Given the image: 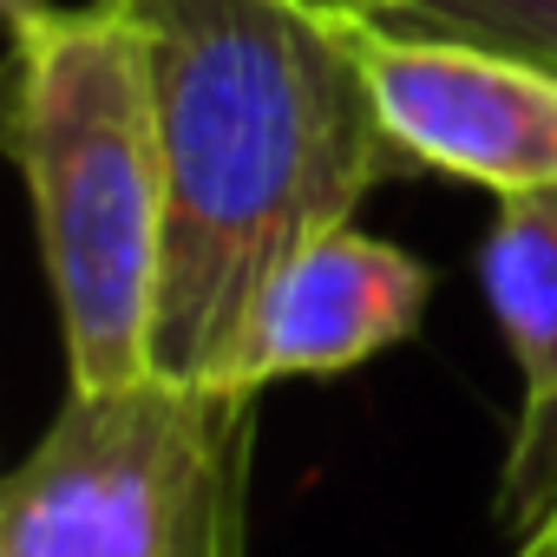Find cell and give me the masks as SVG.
<instances>
[{
  "instance_id": "ba28073f",
  "label": "cell",
  "mask_w": 557,
  "mask_h": 557,
  "mask_svg": "<svg viewBox=\"0 0 557 557\" xmlns=\"http://www.w3.org/2000/svg\"><path fill=\"white\" fill-rule=\"evenodd\" d=\"M400 27L492 40V47L524 53L557 73V0H413V14Z\"/></svg>"
},
{
  "instance_id": "52a82bcc",
  "label": "cell",
  "mask_w": 557,
  "mask_h": 557,
  "mask_svg": "<svg viewBox=\"0 0 557 557\" xmlns=\"http://www.w3.org/2000/svg\"><path fill=\"white\" fill-rule=\"evenodd\" d=\"M492 518L511 544L557 518V394L537 407H518L511 446L498 466V492H492Z\"/></svg>"
},
{
  "instance_id": "3957f363",
  "label": "cell",
  "mask_w": 557,
  "mask_h": 557,
  "mask_svg": "<svg viewBox=\"0 0 557 557\" xmlns=\"http://www.w3.org/2000/svg\"><path fill=\"white\" fill-rule=\"evenodd\" d=\"M249 400L164 374L66 394L0 485V557H236Z\"/></svg>"
},
{
  "instance_id": "30bf717a",
  "label": "cell",
  "mask_w": 557,
  "mask_h": 557,
  "mask_svg": "<svg viewBox=\"0 0 557 557\" xmlns=\"http://www.w3.org/2000/svg\"><path fill=\"white\" fill-rule=\"evenodd\" d=\"M511 557H557V518H550V524H537L531 537H518V544H511Z\"/></svg>"
},
{
  "instance_id": "8992f818",
  "label": "cell",
  "mask_w": 557,
  "mask_h": 557,
  "mask_svg": "<svg viewBox=\"0 0 557 557\" xmlns=\"http://www.w3.org/2000/svg\"><path fill=\"white\" fill-rule=\"evenodd\" d=\"M479 283L518 368V407L557 394V184L498 197L479 243Z\"/></svg>"
},
{
  "instance_id": "8fae6325",
  "label": "cell",
  "mask_w": 557,
  "mask_h": 557,
  "mask_svg": "<svg viewBox=\"0 0 557 557\" xmlns=\"http://www.w3.org/2000/svg\"><path fill=\"white\" fill-rule=\"evenodd\" d=\"M0 8H8V27H14V21H27V14H40V8H53V0H0Z\"/></svg>"
},
{
  "instance_id": "7a4b0ae2",
  "label": "cell",
  "mask_w": 557,
  "mask_h": 557,
  "mask_svg": "<svg viewBox=\"0 0 557 557\" xmlns=\"http://www.w3.org/2000/svg\"><path fill=\"white\" fill-rule=\"evenodd\" d=\"M8 151L66 342V394L158 374L171 177L145 34L119 0L14 21Z\"/></svg>"
},
{
  "instance_id": "6da1fadb",
  "label": "cell",
  "mask_w": 557,
  "mask_h": 557,
  "mask_svg": "<svg viewBox=\"0 0 557 557\" xmlns=\"http://www.w3.org/2000/svg\"><path fill=\"white\" fill-rule=\"evenodd\" d=\"M145 34L171 249L158 374L223 394L269 269L407 177L348 27L309 0H119Z\"/></svg>"
},
{
  "instance_id": "9c48e42d",
  "label": "cell",
  "mask_w": 557,
  "mask_h": 557,
  "mask_svg": "<svg viewBox=\"0 0 557 557\" xmlns=\"http://www.w3.org/2000/svg\"><path fill=\"white\" fill-rule=\"evenodd\" d=\"M309 8H322V14H335V21H407L413 14V0H309Z\"/></svg>"
},
{
  "instance_id": "277c9868",
  "label": "cell",
  "mask_w": 557,
  "mask_h": 557,
  "mask_svg": "<svg viewBox=\"0 0 557 557\" xmlns=\"http://www.w3.org/2000/svg\"><path fill=\"white\" fill-rule=\"evenodd\" d=\"M368 73L374 112L413 171L479 184L492 197L557 184V73L492 40L342 21Z\"/></svg>"
},
{
  "instance_id": "5b68a950",
  "label": "cell",
  "mask_w": 557,
  "mask_h": 557,
  "mask_svg": "<svg viewBox=\"0 0 557 557\" xmlns=\"http://www.w3.org/2000/svg\"><path fill=\"white\" fill-rule=\"evenodd\" d=\"M433 302V269L387 236L335 223L269 269L236 335L223 394L275 381H329L400 348Z\"/></svg>"
}]
</instances>
